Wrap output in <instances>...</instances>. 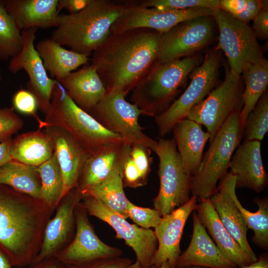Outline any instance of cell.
<instances>
[{
    "mask_svg": "<svg viewBox=\"0 0 268 268\" xmlns=\"http://www.w3.org/2000/svg\"><path fill=\"white\" fill-rule=\"evenodd\" d=\"M41 181V200L55 210L63 198L64 180L54 152L49 160L38 166Z\"/></svg>",
    "mask_w": 268,
    "mask_h": 268,
    "instance_id": "836d02e7",
    "label": "cell"
},
{
    "mask_svg": "<svg viewBox=\"0 0 268 268\" xmlns=\"http://www.w3.org/2000/svg\"><path fill=\"white\" fill-rule=\"evenodd\" d=\"M35 48L46 70L58 82L89 61L87 56L67 50L51 38L40 41Z\"/></svg>",
    "mask_w": 268,
    "mask_h": 268,
    "instance_id": "83f0119b",
    "label": "cell"
},
{
    "mask_svg": "<svg viewBox=\"0 0 268 268\" xmlns=\"http://www.w3.org/2000/svg\"><path fill=\"white\" fill-rule=\"evenodd\" d=\"M127 268H142L140 264L137 261L134 263L131 264L129 267H128Z\"/></svg>",
    "mask_w": 268,
    "mask_h": 268,
    "instance_id": "816d5d0a",
    "label": "cell"
},
{
    "mask_svg": "<svg viewBox=\"0 0 268 268\" xmlns=\"http://www.w3.org/2000/svg\"><path fill=\"white\" fill-rule=\"evenodd\" d=\"M11 138L0 142V169L12 160L10 154Z\"/></svg>",
    "mask_w": 268,
    "mask_h": 268,
    "instance_id": "7dc6e473",
    "label": "cell"
},
{
    "mask_svg": "<svg viewBox=\"0 0 268 268\" xmlns=\"http://www.w3.org/2000/svg\"><path fill=\"white\" fill-rule=\"evenodd\" d=\"M122 170L119 169L102 183L82 194L94 198L112 211L128 218L126 197L122 179Z\"/></svg>",
    "mask_w": 268,
    "mask_h": 268,
    "instance_id": "1f68e13d",
    "label": "cell"
},
{
    "mask_svg": "<svg viewBox=\"0 0 268 268\" xmlns=\"http://www.w3.org/2000/svg\"><path fill=\"white\" fill-rule=\"evenodd\" d=\"M220 50L205 54L202 63L192 71L191 81L181 95L163 112L154 117L160 136L172 132L174 126L186 119L192 107L204 99L214 88L220 63Z\"/></svg>",
    "mask_w": 268,
    "mask_h": 268,
    "instance_id": "ba28073f",
    "label": "cell"
},
{
    "mask_svg": "<svg viewBox=\"0 0 268 268\" xmlns=\"http://www.w3.org/2000/svg\"><path fill=\"white\" fill-rule=\"evenodd\" d=\"M263 6V0H221L219 8L235 19L248 23L253 20Z\"/></svg>",
    "mask_w": 268,
    "mask_h": 268,
    "instance_id": "8d00e7d4",
    "label": "cell"
},
{
    "mask_svg": "<svg viewBox=\"0 0 268 268\" xmlns=\"http://www.w3.org/2000/svg\"><path fill=\"white\" fill-rule=\"evenodd\" d=\"M153 151L159 158L160 187L154 208L162 217L190 199L192 177L185 171L174 139L160 138Z\"/></svg>",
    "mask_w": 268,
    "mask_h": 268,
    "instance_id": "52a82bcc",
    "label": "cell"
},
{
    "mask_svg": "<svg viewBox=\"0 0 268 268\" xmlns=\"http://www.w3.org/2000/svg\"><path fill=\"white\" fill-rule=\"evenodd\" d=\"M243 92L240 76L232 74L227 67L223 82L192 107L186 118L204 126L210 141L230 115L241 111Z\"/></svg>",
    "mask_w": 268,
    "mask_h": 268,
    "instance_id": "8fae6325",
    "label": "cell"
},
{
    "mask_svg": "<svg viewBox=\"0 0 268 268\" xmlns=\"http://www.w3.org/2000/svg\"><path fill=\"white\" fill-rule=\"evenodd\" d=\"M132 264V260L120 257L93 261L78 265L65 266V268H127Z\"/></svg>",
    "mask_w": 268,
    "mask_h": 268,
    "instance_id": "ee69618b",
    "label": "cell"
},
{
    "mask_svg": "<svg viewBox=\"0 0 268 268\" xmlns=\"http://www.w3.org/2000/svg\"><path fill=\"white\" fill-rule=\"evenodd\" d=\"M54 211L41 200L0 184V251L12 267L31 265Z\"/></svg>",
    "mask_w": 268,
    "mask_h": 268,
    "instance_id": "7a4b0ae2",
    "label": "cell"
},
{
    "mask_svg": "<svg viewBox=\"0 0 268 268\" xmlns=\"http://www.w3.org/2000/svg\"><path fill=\"white\" fill-rule=\"evenodd\" d=\"M172 131L184 169L192 177L200 166L210 134L201 125L187 118L177 123Z\"/></svg>",
    "mask_w": 268,
    "mask_h": 268,
    "instance_id": "4316f807",
    "label": "cell"
},
{
    "mask_svg": "<svg viewBox=\"0 0 268 268\" xmlns=\"http://www.w3.org/2000/svg\"><path fill=\"white\" fill-rule=\"evenodd\" d=\"M162 34L143 28L111 33L93 52L90 63L107 91L127 96L133 90L156 62Z\"/></svg>",
    "mask_w": 268,
    "mask_h": 268,
    "instance_id": "6da1fadb",
    "label": "cell"
},
{
    "mask_svg": "<svg viewBox=\"0 0 268 268\" xmlns=\"http://www.w3.org/2000/svg\"><path fill=\"white\" fill-rule=\"evenodd\" d=\"M12 266L7 258L0 251V268H11Z\"/></svg>",
    "mask_w": 268,
    "mask_h": 268,
    "instance_id": "f907efd6",
    "label": "cell"
},
{
    "mask_svg": "<svg viewBox=\"0 0 268 268\" xmlns=\"http://www.w3.org/2000/svg\"><path fill=\"white\" fill-rule=\"evenodd\" d=\"M91 0H59L58 10L59 12L65 9L69 13L74 14L84 9Z\"/></svg>",
    "mask_w": 268,
    "mask_h": 268,
    "instance_id": "bcb514c9",
    "label": "cell"
},
{
    "mask_svg": "<svg viewBox=\"0 0 268 268\" xmlns=\"http://www.w3.org/2000/svg\"><path fill=\"white\" fill-rule=\"evenodd\" d=\"M235 185L231 189V196L237 207L242 215L248 229L254 233L252 240L257 246L268 249V198H256L254 202L258 207L256 212H251L244 207L236 194Z\"/></svg>",
    "mask_w": 268,
    "mask_h": 268,
    "instance_id": "d6a6232c",
    "label": "cell"
},
{
    "mask_svg": "<svg viewBox=\"0 0 268 268\" xmlns=\"http://www.w3.org/2000/svg\"><path fill=\"white\" fill-rule=\"evenodd\" d=\"M253 31L256 37L266 40L268 38V1L263 0V6L253 19Z\"/></svg>",
    "mask_w": 268,
    "mask_h": 268,
    "instance_id": "f6af8a7d",
    "label": "cell"
},
{
    "mask_svg": "<svg viewBox=\"0 0 268 268\" xmlns=\"http://www.w3.org/2000/svg\"><path fill=\"white\" fill-rule=\"evenodd\" d=\"M213 17L219 29L216 49L222 50L228 61L230 72L240 75L249 65L264 58L253 29L220 8Z\"/></svg>",
    "mask_w": 268,
    "mask_h": 268,
    "instance_id": "30bf717a",
    "label": "cell"
},
{
    "mask_svg": "<svg viewBox=\"0 0 268 268\" xmlns=\"http://www.w3.org/2000/svg\"><path fill=\"white\" fill-rule=\"evenodd\" d=\"M75 232L70 243L54 257L65 266L78 265L93 261L121 257V249L109 246L97 236L88 213L80 201L74 209Z\"/></svg>",
    "mask_w": 268,
    "mask_h": 268,
    "instance_id": "9a60e30c",
    "label": "cell"
},
{
    "mask_svg": "<svg viewBox=\"0 0 268 268\" xmlns=\"http://www.w3.org/2000/svg\"><path fill=\"white\" fill-rule=\"evenodd\" d=\"M214 20L201 16L181 22L162 33L156 62L182 59L209 45L214 36Z\"/></svg>",
    "mask_w": 268,
    "mask_h": 268,
    "instance_id": "4fadbf2b",
    "label": "cell"
},
{
    "mask_svg": "<svg viewBox=\"0 0 268 268\" xmlns=\"http://www.w3.org/2000/svg\"><path fill=\"white\" fill-rule=\"evenodd\" d=\"M261 142L244 140L234 151L229 165L236 177V188H247L257 193L268 186V176L264 168L261 152Z\"/></svg>",
    "mask_w": 268,
    "mask_h": 268,
    "instance_id": "44dd1931",
    "label": "cell"
},
{
    "mask_svg": "<svg viewBox=\"0 0 268 268\" xmlns=\"http://www.w3.org/2000/svg\"><path fill=\"white\" fill-rule=\"evenodd\" d=\"M127 7L111 28V33L135 28H148L164 33L184 21L201 16H211L214 10L196 7L185 10L161 9L135 5L126 0Z\"/></svg>",
    "mask_w": 268,
    "mask_h": 268,
    "instance_id": "5bb4252c",
    "label": "cell"
},
{
    "mask_svg": "<svg viewBox=\"0 0 268 268\" xmlns=\"http://www.w3.org/2000/svg\"><path fill=\"white\" fill-rule=\"evenodd\" d=\"M197 201V197L192 196L187 203L162 217L154 228L158 245L151 267L159 268L167 263L169 268H176L181 254L180 242L184 228L189 216L196 209Z\"/></svg>",
    "mask_w": 268,
    "mask_h": 268,
    "instance_id": "ac0fdd59",
    "label": "cell"
},
{
    "mask_svg": "<svg viewBox=\"0 0 268 268\" xmlns=\"http://www.w3.org/2000/svg\"><path fill=\"white\" fill-rule=\"evenodd\" d=\"M54 153L51 138L41 129L18 135L12 139L10 147L12 160L37 167L51 158Z\"/></svg>",
    "mask_w": 268,
    "mask_h": 268,
    "instance_id": "f1b7e54d",
    "label": "cell"
},
{
    "mask_svg": "<svg viewBox=\"0 0 268 268\" xmlns=\"http://www.w3.org/2000/svg\"><path fill=\"white\" fill-rule=\"evenodd\" d=\"M82 197L76 186L63 197L46 225L40 251L30 266L54 257L72 241L76 228L74 209Z\"/></svg>",
    "mask_w": 268,
    "mask_h": 268,
    "instance_id": "e0dca14e",
    "label": "cell"
},
{
    "mask_svg": "<svg viewBox=\"0 0 268 268\" xmlns=\"http://www.w3.org/2000/svg\"><path fill=\"white\" fill-rule=\"evenodd\" d=\"M59 82L74 103L88 113L107 92L96 68L91 64L71 72Z\"/></svg>",
    "mask_w": 268,
    "mask_h": 268,
    "instance_id": "484cf974",
    "label": "cell"
},
{
    "mask_svg": "<svg viewBox=\"0 0 268 268\" xmlns=\"http://www.w3.org/2000/svg\"><path fill=\"white\" fill-rule=\"evenodd\" d=\"M126 96L120 91H107L89 114L106 129L118 135L123 142L131 145L141 144L153 150L156 141L144 133L138 122L143 112L127 101Z\"/></svg>",
    "mask_w": 268,
    "mask_h": 268,
    "instance_id": "9c48e42d",
    "label": "cell"
},
{
    "mask_svg": "<svg viewBox=\"0 0 268 268\" xmlns=\"http://www.w3.org/2000/svg\"><path fill=\"white\" fill-rule=\"evenodd\" d=\"M136 5L161 9L185 10L205 7L215 10L219 8V0H132Z\"/></svg>",
    "mask_w": 268,
    "mask_h": 268,
    "instance_id": "74e56055",
    "label": "cell"
},
{
    "mask_svg": "<svg viewBox=\"0 0 268 268\" xmlns=\"http://www.w3.org/2000/svg\"><path fill=\"white\" fill-rule=\"evenodd\" d=\"M149 268H155L153 267H150ZM159 268H169L168 264L167 263H163Z\"/></svg>",
    "mask_w": 268,
    "mask_h": 268,
    "instance_id": "f5cc1de1",
    "label": "cell"
},
{
    "mask_svg": "<svg viewBox=\"0 0 268 268\" xmlns=\"http://www.w3.org/2000/svg\"><path fill=\"white\" fill-rule=\"evenodd\" d=\"M268 131V94L266 91L246 120L243 131L244 140L261 141Z\"/></svg>",
    "mask_w": 268,
    "mask_h": 268,
    "instance_id": "d590c367",
    "label": "cell"
},
{
    "mask_svg": "<svg viewBox=\"0 0 268 268\" xmlns=\"http://www.w3.org/2000/svg\"><path fill=\"white\" fill-rule=\"evenodd\" d=\"M12 104L14 109L27 115L35 116L38 108L37 100L34 95L25 89H20L14 94Z\"/></svg>",
    "mask_w": 268,
    "mask_h": 268,
    "instance_id": "b9f144b4",
    "label": "cell"
},
{
    "mask_svg": "<svg viewBox=\"0 0 268 268\" xmlns=\"http://www.w3.org/2000/svg\"><path fill=\"white\" fill-rule=\"evenodd\" d=\"M127 7L126 1L91 0L74 14H60L51 39L89 57L111 34V28Z\"/></svg>",
    "mask_w": 268,
    "mask_h": 268,
    "instance_id": "3957f363",
    "label": "cell"
},
{
    "mask_svg": "<svg viewBox=\"0 0 268 268\" xmlns=\"http://www.w3.org/2000/svg\"><path fill=\"white\" fill-rule=\"evenodd\" d=\"M236 177L230 172L220 180L217 191L209 198L221 223L252 262L258 257L247 240L248 228L231 196Z\"/></svg>",
    "mask_w": 268,
    "mask_h": 268,
    "instance_id": "ffe728a7",
    "label": "cell"
},
{
    "mask_svg": "<svg viewBox=\"0 0 268 268\" xmlns=\"http://www.w3.org/2000/svg\"><path fill=\"white\" fill-rule=\"evenodd\" d=\"M193 231L190 243L182 253L176 268L197 266L209 268H235L222 255L204 226L196 210L193 212Z\"/></svg>",
    "mask_w": 268,
    "mask_h": 268,
    "instance_id": "7402d4cb",
    "label": "cell"
},
{
    "mask_svg": "<svg viewBox=\"0 0 268 268\" xmlns=\"http://www.w3.org/2000/svg\"><path fill=\"white\" fill-rule=\"evenodd\" d=\"M242 73L245 89L242 94L243 107L240 117L244 127L247 116L266 91L268 84V61L264 58L248 66Z\"/></svg>",
    "mask_w": 268,
    "mask_h": 268,
    "instance_id": "4dcf8cb0",
    "label": "cell"
},
{
    "mask_svg": "<svg viewBox=\"0 0 268 268\" xmlns=\"http://www.w3.org/2000/svg\"><path fill=\"white\" fill-rule=\"evenodd\" d=\"M80 202L88 214L108 224L115 231L116 237L123 239L133 249L142 268L151 267L158 245L153 230L130 223L93 197L82 196Z\"/></svg>",
    "mask_w": 268,
    "mask_h": 268,
    "instance_id": "7c38bea8",
    "label": "cell"
},
{
    "mask_svg": "<svg viewBox=\"0 0 268 268\" xmlns=\"http://www.w3.org/2000/svg\"><path fill=\"white\" fill-rule=\"evenodd\" d=\"M182 268H209L201 267V266H192L183 267Z\"/></svg>",
    "mask_w": 268,
    "mask_h": 268,
    "instance_id": "db71d44e",
    "label": "cell"
},
{
    "mask_svg": "<svg viewBox=\"0 0 268 268\" xmlns=\"http://www.w3.org/2000/svg\"><path fill=\"white\" fill-rule=\"evenodd\" d=\"M38 29L32 28L21 31L23 40L22 49L9 60L8 69L13 73L21 70L26 71L29 78L28 90L34 95L38 108L45 113L49 107L52 92L57 81L48 75L34 46Z\"/></svg>",
    "mask_w": 268,
    "mask_h": 268,
    "instance_id": "2e32d148",
    "label": "cell"
},
{
    "mask_svg": "<svg viewBox=\"0 0 268 268\" xmlns=\"http://www.w3.org/2000/svg\"><path fill=\"white\" fill-rule=\"evenodd\" d=\"M31 268H65V266L53 257L31 265Z\"/></svg>",
    "mask_w": 268,
    "mask_h": 268,
    "instance_id": "c3c4849f",
    "label": "cell"
},
{
    "mask_svg": "<svg viewBox=\"0 0 268 268\" xmlns=\"http://www.w3.org/2000/svg\"><path fill=\"white\" fill-rule=\"evenodd\" d=\"M0 184L41 200V181L37 166L11 160L0 169Z\"/></svg>",
    "mask_w": 268,
    "mask_h": 268,
    "instance_id": "f546056e",
    "label": "cell"
},
{
    "mask_svg": "<svg viewBox=\"0 0 268 268\" xmlns=\"http://www.w3.org/2000/svg\"><path fill=\"white\" fill-rule=\"evenodd\" d=\"M199 62V58L195 56L165 63L156 62L133 89L132 103L143 115L157 116L169 107L181 89L185 87L189 75Z\"/></svg>",
    "mask_w": 268,
    "mask_h": 268,
    "instance_id": "5b68a950",
    "label": "cell"
},
{
    "mask_svg": "<svg viewBox=\"0 0 268 268\" xmlns=\"http://www.w3.org/2000/svg\"><path fill=\"white\" fill-rule=\"evenodd\" d=\"M23 125L22 120L15 113L13 107L0 108V142L11 138Z\"/></svg>",
    "mask_w": 268,
    "mask_h": 268,
    "instance_id": "ab89813d",
    "label": "cell"
},
{
    "mask_svg": "<svg viewBox=\"0 0 268 268\" xmlns=\"http://www.w3.org/2000/svg\"><path fill=\"white\" fill-rule=\"evenodd\" d=\"M44 130L51 138L64 180L63 197L77 185L79 173L88 154L67 132L56 127Z\"/></svg>",
    "mask_w": 268,
    "mask_h": 268,
    "instance_id": "603a6c76",
    "label": "cell"
},
{
    "mask_svg": "<svg viewBox=\"0 0 268 268\" xmlns=\"http://www.w3.org/2000/svg\"><path fill=\"white\" fill-rule=\"evenodd\" d=\"M240 113L230 115L209 141L200 166L191 178V193L197 201L209 199L217 191L218 181L227 173L231 157L243 138Z\"/></svg>",
    "mask_w": 268,
    "mask_h": 268,
    "instance_id": "8992f818",
    "label": "cell"
},
{
    "mask_svg": "<svg viewBox=\"0 0 268 268\" xmlns=\"http://www.w3.org/2000/svg\"><path fill=\"white\" fill-rule=\"evenodd\" d=\"M122 179L124 187L136 188L144 186L147 182L142 177L130 155L123 165Z\"/></svg>",
    "mask_w": 268,
    "mask_h": 268,
    "instance_id": "7bdbcfd3",
    "label": "cell"
},
{
    "mask_svg": "<svg viewBox=\"0 0 268 268\" xmlns=\"http://www.w3.org/2000/svg\"><path fill=\"white\" fill-rule=\"evenodd\" d=\"M127 213L128 218L137 226L145 229L155 228L160 223L162 216L155 209L137 206L129 201Z\"/></svg>",
    "mask_w": 268,
    "mask_h": 268,
    "instance_id": "f35d334b",
    "label": "cell"
},
{
    "mask_svg": "<svg viewBox=\"0 0 268 268\" xmlns=\"http://www.w3.org/2000/svg\"><path fill=\"white\" fill-rule=\"evenodd\" d=\"M239 268H268V253L260 255L256 261Z\"/></svg>",
    "mask_w": 268,
    "mask_h": 268,
    "instance_id": "681fc988",
    "label": "cell"
},
{
    "mask_svg": "<svg viewBox=\"0 0 268 268\" xmlns=\"http://www.w3.org/2000/svg\"><path fill=\"white\" fill-rule=\"evenodd\" d=\"M40 128L56 127L68 133L87 154L110 143L123 141L117 134L104 128L89 113L78 107L57 81Z\"/></svg>",
    "mask_w": 268,
    "mask_h": 268,
    "instance_id": "277c9868",
    "label": "cell"
},
{
    "mask_svg": "<svg viewBox=\"0 0 268 268\" xmlns=\"http://www.w3.org/2000/svg\"><path fill=\"white\" fill-rule=\"evenodd\" d=\"M21 31L0 0V60L7 61L17 55L23 46Z\"/></svg>",
    "mask_w": 268,
    "mask_h": 268,
    "instance_id": "e575fe53",
    "label": "cell"
},
{
    "mask_svg": "<svg viewBox=\"0 0 268 268\" xmlns=\"http://www.w3.org/2000/svg\"><path fill=\"white\" fill-rule=\"evenodd\" d=\"M1 79H2L1 72L0 69V82L1 81Z\"/></svg>",
    "mask_w": 268,
    "mask_h": 268,
    "instance_id": "11a10c76",
    "label": "cell"
},
{
    "mask_svg": "<svg viewBox=\"0 0 268 268\" xmlns=\"http://www.w3.org/2000/svg\"><path fill=\"white\" fill-rule=\"evenodd\" d=\"M130 156L143 178L147 181L152 163L151 150L141 144H133L131 145Z\"/></svg>",
    "mask_w": 268,
    "mask_h": 268,
    "instance_id": "60d3db41",
    "label": "cell"
},
{
    "mask_svg": "<svg viewBox=\"0 0 268 268\" xmlns=\"http://www.w3.org/2000/svg\"><path fill=\"white\" fill-rule=\"evenodd\" d=\"M59 0H4L5 8L22 31L56 27Z\"/></svg>",
    "mask_w": 268,
    "mask_h": 268,
    "instance_id": "d4e9b609",
    "label": "cell"
},
{
    "mask_svg": "<svg viewBox=\"0 0 268 268\" xmlns=\"http://www.w3.org/2000/svg\"><path fill=\"white\" fill-rule=\"evenodd\" d=\"M199 201L195 210L198 217L224 257L235 268L253 263L224 227L209 199Z\"/></svg>",
    "mask_w": 268,
    "mask_h": 268,
    "instance_id": "cb8c5ba5",
    "label": "cell"
},
{
    "mask_svg": "<svg viewBox=\"0 0 268 268\" xmlns=\"http://www.w3.org/2000/svg\"><path fill=\"white\" fill-rule=\"evenodd\" d=\"M131 145L123 141L107 144L87 155L81 167L77 187L81 194L102 183L123 169Z\"/></svg>",
    "mask_w": 268,
    "mask_h": 268,
    "instance_id": "d6986e66",
    "label": "cell"
}]
</instances>
